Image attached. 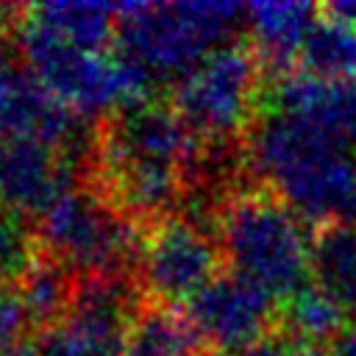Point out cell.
<instances>
[{"mask_svg":"<svg viewBox=\"0 0 356 356\" xmlns=\"http://www.w3.org/2000/svg\"><path fill=\"white\" fill-rule=\"evenodd\" d=\"M270 72L250 42H234L203 58L172 89L167 103L206 147H236L256 122Z\"/></svg>","mask_w":356,"mask_h":356,"instance_id":"cell-5","label":"cell"},{"mask_svg":"<svg viewBox=\"0 0 356 356\" xmlns=\"http://www.w3.org/2000/svg\"><path fill=\"white\" fill-rule=\"evenodd\" d=\"M242 31H248V6L228 0L125 3L111 53L147 92L172 89L203 58L239 42Z\"/></svg>","mask_w":356,"mask_h":356,"instance_id":"cell-4","label":"cell"},{"mask_svg":"<svg viewBox=\"0 0 356 356\" xmlns=\"http://www.w3.org/2000/svg\"><path fill=\"white\" fill-rule=\"evenodd\" d=\"M28 331H31V323L25 317L17 286L8 281H0V356H17L22 348H28L31 345L25 342Z\"/></svg>","mask_w":356,"mask_h":356,"instance_id":"cell-20","label":"cell"},{"mask_svg":"<svg viewBox=\"0 0 356 356\" xmlns=\"http://www.w3.org/2000/svg\"><path fill=\"white\" fill-rule=\"evenodd\" d=\"M222 270L214 231L186 214H170L142 234L136 281L145 298L167 306L189 303Z\"/></svg>","mask_w":356,"mask_h":356,"instance_id":"cell-8","label":"cell"},{"mask_svg":"<svg viewBox=\"0 0 356 356\" xmlns=\"http://www.w3.org/2000/svg\"><path fill=\"white\" fill-rule=\"evenodd\" d=\"M211 231L222 267L261 286L278 303L312 284V234L306 222L253 178L239 181L220 197Z\"/></svg>","mask_w":356,"mask_h":356,"instance_id":"cell-3","label":"cell"},{"mask_svg":"<svg viewBox=\"0 0 356 356\" xmlns=\"http://www.w3.org/2000/svg\"><path fill=\"white\" fill-rule=\"evenodd\" d=\"M39 256V239L31 220L0 206V281L17 284Z\"/></svg>","mask_w":356,"mask_h":356,"instance_id":"cell-19","label":"cell"},{"mask_svg":"<svg viewBox=\"0 0 356 356\" xmlns=\"http://www.w3.org/2000/svg\"><path fill=\"white\" fill-rule=\"evenodd\" d=\"M14 11H17V6H0V33H3V31H11Z\"/></svg>","mask_w":356,"mask_h":356,"instance_id":"cell-23","label":"cell"},{"mask_svg":"<svg viewBox=\"0 0 356 356\" xmlns=\"http://www.w3.org/2000/svg\"><path fill=\"white\" fill-rule=\"evenodd\" d=\"M345 312L312 281L306 289L281 303V334L292 345H325L334 348L348 328Z\"/></svg>","mask_w":356,"mask_h":356,"instance_id":"cell-18","label":"cell"},{"mask_svg":"<svg viewBox=\"0 0 356 356\" xmlns=\"http://www.w3.org/2000/svg\"><path fill=\"white\" fill-rule=\"evenodd\" d=\"M203 356H222V353H211V350H206V353H203Z\"/></svg>","mask_w":356,"mask_h":356,"instance_id":"cell-25","label":"cell"},{"mask_svg":"<svg viewBox=\"0 0 356 356\" xmlns=\"http://www.w3.org/2000/svg\"><path fill=\"white\" fill-rule=\"evenodd\" d=\"M284 356H337L334 348L325 345H289Z\"/></svg>","mask_w":356,"mask_h":356,"instance_id":"cell-22","label":"cell"},{"mask_svg":"<svg viewBox=\"0 0 356 356\" xmlns=\"http://www.w3.org/2000/svg\"><path fill=\"white\" fill-rule=\"evenodd\" d=\"M203 348L186 312L142 295L128 317L120 356H203Z\"/></svg>","mask_w":356,"mask_h":356,"instance_id":"cell-13","label":"cell"},{"mask_svg":"<svg viewBox=\"0 0 356 356\" xmlns=\"http://www.w3.org/2000/svg\"><path fill=\"white\" fill-rule=\"evenodd\" d=\"M19 17L33 28L92 53H108L117 39L120 6L108 3H39L19 6Z\"/></svg>","mask_w":356,"mask_h":356,"instance_id":"cell-14","label":"cell"},{"mask_svg":"<svg viewBox=\"0 0 356 356\" xmlns=\"http://www.w3.org/2000/svg\"><path fill=\"white\" fill-rule=\"evenodd\" d=\"M14 286L19 292L31 331L39 334L58 325L70 314L75 289H78V275L67 270L61 261H56L53 256L39 250L33 264L25 270V275Z\"/></svg>","mask_w":356,"mask_h":356,"instance_id":"cell-16","label":"cell"},{"mask_svg":"<svg viewBox=\"0 0 356 356\" xmlns=\"http://www.w3.org/2000/svg\"><path fill=\"white\" fill-rule=\"evenodd\" d=\"M264 106L292 111L356 150V81H328L289 72L270 78Z\"/></svg>","mask_w":356,"mask_h":356,"instance_id":"cell-11","label":"cell"},{"mask_svg":"<svg viewBox=\"0 0 356 356\" xmlns=\"http://www.w3.org/2000/svg\"><path fill=\"white\" fill-rule=\"evenodd\" d=\"M312 281L356 323V222L312 231Z\"/></svg>","mask_w":356,"mask_h":356,"instance_id":"cell-15","label":"cell"},{"mask_svg":"<svg viewBox=\"0 0 356 356\" xmlns=\"http://www.w3.org/2000/svg\"><path fill=\"white\" fill-rule=\"evenodd\" d=\"M256 184L281 197L306 225L356 222V150L303 117L261 106L242 142Z\"/></svg>","mask_w":356,"mask_h":356,"instance_id":"cell-2","label":"cell"},{"mask_svg":"<svg viewBox=\"0 0 356 356\" xmlns=\"http://www.w3.org/2000/svg\"><path fill=\"white\" fill-rule=\"evenodd\" d=\"M295 72L328 81H356V25L328 17L320 6V19L298 53Z\"/></svg>","mask_w":356,"mask_h":356,"instance_id":"cell-17","label":"cell"},{"mask_svg":"<svg viewBox=\"0 0 356 356\" xmlns=\"http://www.w3.org/2000/svg\"><path fill=\"white\" fill-rule=\"evenodd\" d=\"M39 250L61 261L78 278H134L142 228L117 211L86 181L67 189L33 222ZM139 284V281H136Z\"/></svg>","mask_w":356,"mask_h":356,"instance_id":"cell-6","label":"cell"},{"mask_svg":"<svg viewBox=\"0 0 356 356\" xmlns=\"http://www.w3.org/2000/svg\"><path fill=\"white\" fill-rule=\"evenodd\" d=\"M78 181L83 167L31 136H0V206L36 222Z\"/></svg>","mask_w":356,"mask_h":356,"instance_id":"cell-10","label":"cell"},{"mask_svg":"<svg viewBox=\"0 0 356 356\" xmlns=\"http://www.w3.org/2000/svg\"><path fill=\"white\" fill-rule=\"evenodd\" d=\"M17 356H33V353H31V345H28V348H22V350H19Z\"/></svg>","mask_w":356,"mask_h":356,"instance_id":"cell-24","label":"cell"},{"mask_svg":"<svg viewBox=\"0 0 356 356\" xmlns=\"http://www.w3.org/2000/svg\"><path fill=\"white\" fill-rule=\"evenodd\" d=\"M337 356H356V323H348V328L342 331V337L334 345Z\"/></svg>","mask_w":356,"mask_h":356,"instance_id":"cell-21","label":"cell"},{"mask_svg":"<svg viewBox=\"0 0 356 356\" xmlns=\"http://www.w3.org/2000/svg\"><path fill=\"white\" fill-rule=\"evenodd\" d=\"M11 33L28 72L81 117L100 120L134 100L153 97L114 53H92L44 33L19 17V6Z\"/></svg>","mask_w":356,"mask_h":356,"instance_id":"cell-7","label":"cell"},{"mask_svg":"<svg viewBox=\"0 0 356 356\" xmlns=\"http://www.w3.org/2000/svg\"><path fill=\"white\" fill-rule=\"evenodd\" d=\"M192 320L206 350L234 356L248 345L281 331V303L261 286L222 270L189 303Z\"/></svg>","mask_w":356,"mask_h":356,"instance_id":"cell-9","label":"cell"},{"mask_svg":"<svg viewBox=\"0 0 356 356\" xmlns=\"http://www.w3.org/2000/svg\"><path fill=\"white\" fill-rule=\"evenodd\" d=\"M209 147L167 100H134L95 120L83 181L142 231L203 189Z\"/></svg>","mask_w":356,"mask_h":356,"instance_id":"cell-1","label":"cell"},{"mask_svg":"<svg viewBox=\"0 0 356 356\" xmlns=\"http://www.w3.org/2000/svg\"><path fill=\"white\" fill-rule=\"evenodd\" d=\"M320 19V6L314 3H250L248 6V42L256 47L270 78L295 72L298 53Z\"/></svg>","mask_w":356,"mask_h":356,"instance_id":"cell-12","label":"cell"}]
</instances>
